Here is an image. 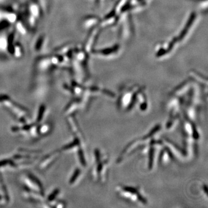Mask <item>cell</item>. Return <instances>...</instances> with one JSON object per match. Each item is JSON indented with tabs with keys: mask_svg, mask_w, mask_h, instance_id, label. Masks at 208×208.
Segmentation results:
<instances>
[{
	"mask_svg": "<svg viewBox=\"0 0 208 208\" xmlns=\"http://www.w3.org/2000/svg\"><path fill=\"white\" fill-rule=\"evenodd\" d=\"M45 111V106H41L40 108L39 111V114H38V119L37 121L39 122L40 121V120L42 119L43 117V115H44V113Z\"/></svg>",
	"mask_w": 208,
	"mask_h": 208,
	"instance_id": "3957f363",
	"label": "cell"
},
{
	"mask_svg": "<svg viewBox=\"0 0 208 208\" xmlns=\"http://www.w3.org/2000/svg\"><path fill=\"white\" fill-rule=\"evenodd\" d=\"M57 194H58V191H57V190L55 191H54L53 193L52 194L50 195L49 197H48V200L50 201H52L54 199L55 197L57 196Z\"/></svg>",
	"mask_w": 208,
	"mask_h": 208,
	"instance_id": "5b68a950",
	"label": "cell"
},
{
	"mask_svg": "<svg viewBox=\"0 0 208 208\" xmlns=\"http://www.w3.org/2000/svg\"><path fill=\"white\" fill-rule=\"evenodd\" d=\"M79 169H78V170L76 171L75 173L74 174V175H73L74 176H72V178L71 179V181H70V183H72L74 182L75 181V180H76V179L77 178V176H78V175H79Z\"/></svg>",
	"mask_w": 208,
	"mask_h": 208,
	"instance_id": "277c9868",
	"label": "cell"
},
{
	"mask_svg": "<svg viewBox=\"0 0 208 208\" xmlns=\"http://www.w3.org/2000/svg\"><path fill=\"white\" fill-rule=\"evenodd\" d=\"M95 164L94 170V178L98 181H102V178H105L107 167L108 165V160L107 157L104 156L97 149L95 151Z\"/></svg>",
	"mask_w": 208,
	"mask_h": 208,
	"instance_id": "7a4b0ae2",
	"label": "cell"
},
{
	"mask_svg": "<svg viewBox=\"0 0 208 208\" xmlns=\"http://www.w3.org/2000/svg\"><path fill=\"white\" fill-rule=\"evenodd\" d=\"M117 193L121 198L131 202L142 205H144L148 203L146 198L142 195L140 189L138 187L125 186H121L117 189Z\"/></svg>",
	"mask_w": 208,
	"mask_h": 208,
	"instance_id": "6da1fadb",
	"label": "cell"
}]
</instances>
